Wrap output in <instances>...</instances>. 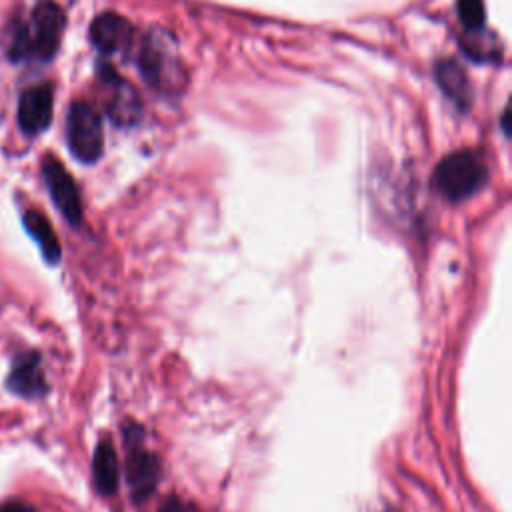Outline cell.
<instances>
[{
	"label": "cell",
	"mask_w": 512,
	"mask_h": 512,
	"mask_svg": "<svg viewBox=\"0 0 512 512\" xmlns=\"http://www.w3.org/2000/svg\"><path fill=\"white\" fill-rule=\"evenodd\" d=\"M144 80L160 94L176 96L186 88L188 72L178 50L176 38L164 28H152L138 56Z\"/></svg>",
	"instance_id": "obj_1"
},
{
	"label": "cell",
	"mask_w": 512,
	"mask_h": 512,
	"mask_svg": "<svg viewBox=\"0 0 512 512\" xmlns=\"http://www.w3.org/2000/svg\"><path fill=\"white\" fill-rule=\"evenodd\" d=\"M64 12L52 0H40L30 16V22H18L12 32L10 56L14 60L34 56L38 60H50L62 38Z\"/></svg>",
	"instance_id": "obj_2"
},
{
	"label": "cell",
	"mask_w": 512,
	"mask_h": 512,
	"mask_svg": "<svg viewBox=\"0 0 512 512\" xmlns=\"http://www.w3.org/2000/svg\"><path fill=\"white\" fill-rule=\"evenodd\" d=\"M486 180L488 168L474 150H456L444 156L434 170V186L450 202H462L474 196Z\"/></svg>",
	"instance_id": "obj_3"
},
{
	"label": "cell",
	"mask_w": 512,
	"mask_h": 512,
	"mask_svg": "<svg viewBox=\"0 0 512 512\" xmlns=\"http://www.w3.org/2000/svg\"><path fill=\"white\" fill-rule=\"evenodd\" d=\"M126 444V480L136 502L146 500L160 480V460L144 446L142 426L130 422L124 426Z\"/></svg>",
	"instance_id": "obj_4"
},
{
	"label": "cell",
	"mask_w": 512,
	"mask_h": 512,
	"mask_svg": "<svg viewBox=\"0 0 512 512\" xmlns=\"http://www.w3.org/2000/svg\"><path fill=\"white\" fill-rule=\"evenodd\" d=\"M66 138L70 152L80 162L90 164L100 158L104 146V130L100 114L92 104L78 100L70 106L66 118Z\"/></svg>",
	"instance_id": "obj_5"
},
{
	"label": "cell",
	"mask_w": 512,
	"mask_h": 512,
	"mask_svg": "<svg viewBox=\"0 0 512 512\" xmlns=\"http://www.w3.org/2000/svg\"><path fill=\"white\" fill-rule=\"evenodd\" d=\"M42 176L54 206L72 226H78L82 222V200L70 172L62 166L58 158L46 156L42 162Z\"/></svg>",
	"instance_id": "obj_6"
},
{
	"label": "cell",
	"mask_w": 512,
	"mask_h": 512,
	"mask_svg": "<svg viewBox=\"0 0 512 512\" xmlns=\"http://www.w3.org/2000/svg\"><path fill=\"white\" fill-rule=\"evenodd\" d=\"M98 74H100V80L108 88L106 108H108L110 118L116 124L136 122L142 114V102H140L138 92L134 90V86L128 84L124 78H120L114 72V68H110V66H100Z\"/></svg>",
	"instance_id": "obj_7"
},
{
	"label": "cell",
	"mask_w": 512,
	"mask_h": 512,
	"mask_svg": "<svg viewBox=\"0 0 512 512\" xmlns=\"http://www.w3.org/2000/svg\"><path fill=\"white\" fill-rule=\"evenodd\" d=\"M6 388L22 398H40L48 392V382L42 372V358L36 350L20 352L12 360Z\"/></svg>",
	"instance_id": "obj_8"
},
{
	"label": "cell",
	"mask_w": 512,
	"mask_h": 512,
	"mask_svg": "<svg viewBox=\"0 0 512 512\" xmlns=\"http://www.w3.org/2000/svg\"><path fill=\"white\" fill-rule=\"evenodd\" d=\"M52 120V88L48 84L26 88L18 100V126L24 134L42 132Z\"/></svg>",
	"instance_id": "obj_9"
},
{
	"label": "cell",
	"mask_w": 512,
	"mask_h": 512,
	"mask_svg": "<svg viewBox=\"0 0 512 512\" xmlns=\"http://www.w3.org/2000/svg\"><path fill=\"white\" fill-rule=\"evenodd\" d=\"M132 32V24L114 12H104L90 24V40L104 54H114L128 48L132 42Z\"/></svg>",
	"instance_id": "obj_10"
},
{
	"label": "cell",
	"mask_w": 512,
	"mask_h": 512,
	"mask_svg": "<svg viewBox=\"0 0 512 512\" xmlns=\"http://www.w3.org/2000/svg\"><path fill=\"white\" fill-rule=\"evenodd\" d=\"M92 478L94 486L102 496H112L118 488L120 478V466L116 458V450L110 444V440H100L94 458H92Z\"/></svg>",
	"instance_id": "obj_11"
},
{
	"label": "cell",
	"mask_w": 512,
	"mask_h": 512,
	"mask_svg": "<svg viewBox=\"0 0 512 512\" xmlns=\"http://www.w3.org/2000/svg\"><path fill=\"white\" fill-rule=\"evenodd\" d=\"M22 224H24L26 232L34 238V242L38 244L42 258L50 266L58 264L62 250H60V242H58V236H56L50 220L38 210H26L22 216Z\"/></svg>",
	"instance_id": "obj_12"
},
{
	"label": "cell",
	"mask_w": 512,
	"mask_h": 512,
	"mask_svg": "<svg viewBox=\"0 0 512 512\" xmlns=\"http://www.w3.org/2000/svg\"><path fill=\"white\" fill-rule=\"evenodd\" d=\"M436 82L444 90V94L454 100L460 108H466L472 100V86L468 82L466 72L452 60H442L434 68Z\"/></svg>",
	"instance_id": "obj_13"
},
{
	"label": "cell",
	"mask_w": 512,
	"mask_h": 512,
	"mask_svg": "<svg viewBox=\"0 0 512 512\" xmlns=\"http://www.w3.org/2000/svg\"><path fill=\"white\" fill-rule=\"evenodd\" d=\"M456 12H458V18H460L462 26L468 32L482 30L484 16H486L482 0H458L456 2Z\"/></svg>",
	"instance_id": "obj_14"
},
{
	"label": "cell",
	"mask_w": 512,
	"mask_h": 512,
	"mask_svg": "<svg viewBox=\"0 0 512 512\" xmlns=\"http://www.w3.org/2000/svg\"><path fill=\"white\" fill-rule=\"evenodd\" d=\"M158 512H194L188 504H184L180 498H168L162 506H160V510Z\"/></svg>",
	"instance_id": "obj_15"
},
{
	"label": "cell",
	"mask_w": 512,
	"mask_h": 512,
	"mask_svg": "<svg viewBox=\"0 0 512 512\" xmlns=\"http://www.w3.org/2000/svg\"><path fill=\"white\" fill-rule=\"evenodd\" d=\"M0 512H34L32 508H28L26 504H16V502H8L4 506H0Z\"/></svg>",
	"instance_id": "obj_16"
}]
</instances>
